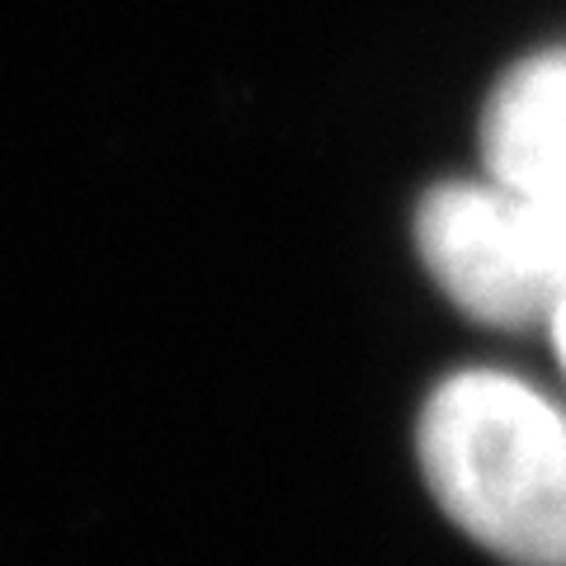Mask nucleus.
I'll return each mask as SVG.
<instances>
[{"label":"nucleus","mask_w":566,"mask_h":566,"mask_svg":"<svg viewBox=\"0 0 566 566\" xmlns=\"http://www.w3.org/2000/svg\"><path fill=\"white\" fill-rule=\"evenodd\" d=\"M416 251L482 326H547L566 303V212L495 180H444L416 208Z\"/></svg>","instance_id":"f03ea898"},{"label":"nucleus","mask_w":566,"mask_h":566,"mask_svg":"<svg viewBox=\"0 0 566 566\" xmlns=\"http://www.w3.org/2000/svg\"><path fill=\"white\" fill-rule=\"evenodd\" d=\"M416 449L468 538L515 566H566V411L543 387L458 368L424 397Z\"/></svg>","instance_id":"f257e3e1"},{"label":"nucleus","mask_w":566,"mask_h":566,"mask_svg":"<svg viewBox=\"0 0 566 566\" xmlns=\"http://www.w3.org/2000/svg\"><path fill=\"white\" fill-rule=\"evenodd\" d=\"M486 175L566 212V43L515 62L482 114Z\"/></svg>","instance_id":"7ed1b4c3"},{"label":"nucleus","mask_w":566,"mask_h":566,"mask_svg":"<svg viewBox=\"0 0 566 566\" xmlns=\"http://www.w3.org/2000/svg\"><path fill=\"white\" fill-rule=\"evenodd\" d=\"M547 335H553V349H557V364L566 374V303L553 312V322H547Z\"/></svg>","instance_id":"20e7f679"}]
</instances>
